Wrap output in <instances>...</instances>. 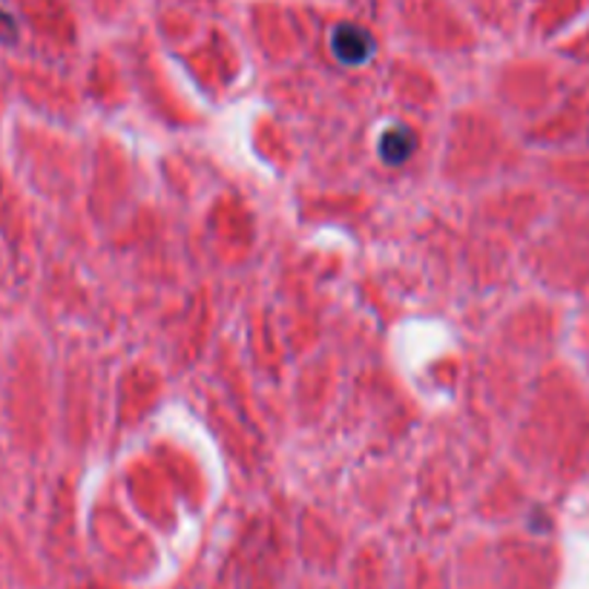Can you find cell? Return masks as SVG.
<instances>
[{"label":"cell","mask_w":589,"mask_h":589,"mask_svg":"<svg viewBox=\"0 0 589 589\" xmlns=\"http://www.w3.org/2000/svg\"><path fill=\"white\" fill-rule=\"evenodd\" d=\"M331 49L342 63H363L372 58L374 40L363 26L340 24L331 35Z\"/></svg>","instance_id":"obj_1"}]
</instances>
